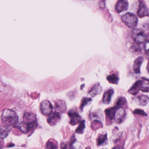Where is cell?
<instances>
[{"instance_id":"cell-20","label":"cell","mask_w":149,"mask_h":149,"mask_svg":"<svg viewBox=\"0 0 149 149\" xmlns=\"http://www.w3.org/2000/svg\"><path fill=\"white\" fill-rule=\"evenodd\" d=\"M139 103L141 106H144L148 104L149 98L147 95H141L138 97Z\"/></svg>"},{"instance_id":"cell-27","label":"cell","mask_w":149,"mask_h":149,"mask_svg":"<svg viewBox=\"0 0 149 149\" xmlns=\"http://www.w3.org/2000/svg\"><path fill=\"white\" fill-rule=\"evenodd\" d=\"M146 42L144 45V49L146 51H149V38L146 39Z\"/></svg>"},{"instance_id":"cell-23","label":"cell","mask_w":149,"mask_h":149,"mask_svg":"<svg viewBox=\"0 0 149 149\" xmlns=\"http://www.w3.org/2000/svg\"><path fill=\"white\" fill-rule=\"evenodd\" d=\"M126 103V99L123 97H120L118 99L116 102V107L117 108L121 107H123Z\"/></svg>"},{"instance_id":"cell-30","label":"cell","mask_w":149,"mask_h":149,"mask_svg":"<svg viewBox=\"0 0 149 149\" xmlns=\"http://www.w3.org/2000/svg\"><path fill=\"white\" fill-rule=\"evenodd\" d=\"M3 148V143L0 140V149H2Z\"/></svg>"},{"instance_id":"cell-32","label":"cell","mask_w":149,"mask_h":149,"mask_svg":"<svg viewBox=\"0 0 149 149\" xmlns=\"http://www.w3.org/2000/svg\"><path fill=\"white\" fill-rule=\"evenodd\" d=\"M86 149H90L89 148H86Z\"/></svg>"},{"instance_id":"cell-13","label":"cell","mask_w":149,"mask_h":149,"mask_svg":"<svg viewBox=\"0 0 149 149\" xmlns=\"http://www.w3.org/2000/svg\"><path fill=\"white\" fill-rule=\"evenodd\" d=\"M140 90L143 92H149V80L147 79H143L139 81Z\"/></svg>"},{"instance_id":"cell-11","label":"cell","mask_w":149,"mask_h":149,"mask_svg":"<svg viewBox=\"0 0 149 149\" xmlns=\"http://www.w3.org/2000/svg\"><path fill=\"white\" fill-rule=\"evenodd\" d=\"M143 59L142 57H139L135 60L133 64V69L135 73L140 74L141 66L143 63Z\"/></svg>"},{"instance_id":"cell-24","label":"cell","mask_w":149,"mask_h":149,"mask_svg":"<svg viewBox=\"0 0 149 149\" xmlns=\"http://www.w3.org/2000/svg\"><path fill=\"white\" fill-rule=\"evenodd\" d=\"M91 101H92V100L90 98H87V97L83 98L81 100V109H82L86 105H87L88 102H90Z\"/></svg>"},{"instance_id":"cell-16","label":"cell","mask_w":149,"mask_h":149,"mask_svg":"<svg viewBox=\"0 0 149 149\" xmlns=\"http://www.w3.org/2000/svg\"><path fill=\"white\" fill-rule=\"evenodd\" d=\"M10 129L9 127L4 126L0 127V137L3 139L6 138L9 134Z\"/></svg>"},{"instance_id":"cell-26","label":"cell","mask_w":149,"mask_h":149,"mask_svg":"<svg viewBox=\"0 0 149 149\" xmlns=\"http://www.w3.org/2000/svg\"><path fill=\"white\" fill-rule=\"evenodd\" d=\"M134 113L136 114L140 115L146 116H147V113H145L144 111L140 109H136L134 111Z\"/></svg>"},{"instance_id":"cell-9","label":"cell","mask_w":149,"mask_h":149,"mask_svg":"<svg viewBox=\"0 0 149 149\" xmlns=\"http://www.w3.org/2000/svg\"><path fill=\"white\" fill-rule=\"evenodd\" d=\"M55 108L57 113H63L66 109L65 102L62 100H57L55 101Z\"/></svg>"},{"instance_id":"cell-18","label":"cell","mask_w":149,"mask_h":149,"mask_svg":"<svg viewBox=\"0 0 149 149\" xmlns=\"http://www.w3.org/2000/svg\"><path fill=\"white\" fill-rule=\"evenodd\" d=\"M140 91L139 87V81L134 83L133 86L129 90V93L133 95H136Z\"/></svg>"},{"instance_id":"cell-31","label":"cell","mask_w":149,"mask_h":149,"mask_svg":"<svg viewBox=\"0 0 149 149\" xmlns=\"http://www.w3.org/2000/svg\"><path fill=\"white\" fill-rule=\"evenodd\" d=\"M147 70H148V72L149 73V61H148V65H147Z\"/></svg>"},{"instance_id":"cell-8","label":"cell","mask_w":149,"mask_h":149,"mask_svg":"<svg viewBox=\"0 0 149 149\" xmlns=\"http://www.w3.org/2000/svg\"><path fill=\"white\" fill-rule=\"evenodd\" d=\"M49 115V116L47 119V122L51 126L56 125L60 121L61 117L59 113L56 112L52 113H51Z\"/></svg>"},{"instance_id":"cell-29","label":"cell","mask_w":149,"mask_h":149,"mask_svg":"<svg viewBox=\"0 0 149 149\" xmlns=\"http://www.w3.org/2000/svg\"><path fill=\"white\" fill-rule=\"evenodd\" d=\"M144 27L145 29H148L149 30V22L148 23H147L145 24L144 25Z\"/></svg>"},{"instance_id":"cell-2","label":"cell","mask_w":149,"mask_h":149,"mask_svg":"<svg viewBox=\"0 0 149 149\" xmlns=\"http://www.w3.org/2000/svg\"><path fill=\"white\" fill-rule=\"evenodd\" d=\"M2 122L7 127L15 126L18 122V116L16 113L10 109H5L3 111L1 115Z\"/></svg>"},{"instance_id":"cell-1","label":"cell","mask_w":149,"mask_h":149,"mask_svg":"<svg viewBox=\"0 0 149 149\" xmlns=\"http://www.w3.org/2000/svg\"><path fill=\"white\" fill-rule=\"evenodd\" d=\"M23 120L20 124L19 128L22 133L26 134L29 130L36 128L37 126L36 116L31 113H27L23 116Z\"/></svg>"},{"instance_id":"cell-10","label":"cell","mask_w":149,"mask_h":149,"mask_svg":"<svg viewBox=\"0 0 149 149\" xmlns=\"http://www.w3.org/2000/svg\"><path fill=\"white\" fill-rule=\"evenodd\" d=\"M148 9L147 6L143 2L140 3L139 9L137 11V15L140 17H144L149 15Z\"/></svg>"},{"instance_id":"cell-15","label":"cell","mask_w":149,"mask_h":149,"mask_svg":"<svg viewBox=\"0 0 149 149\" xmlns=\"http://www.w3.org/2000/svg\"><path fill=\"white\" fill-rule=\"evenodd\" d=\"M116 108H117V107H115L106 109L105 112L107 118H108L110 120L113 119L114 118L115 114Z\"/></svg>"},{"instance_id":"cell-17","label":"cell","mask_w":149,"mask_h":149,"mask_svg":"<svg viewBox=\"0 0 149 149\" xmlns=\"http://www.w3.org/2000/svg\"><path fill=\"white\" fill-rule=\"evenodd\" d=\"M102 92V88L99 84L95 85L93 88L89 91L88 93L92 96H95L99 94Z\"/></svg>"},{"instance_id":"cell-3","label":"cell","mask_w":149,"mask_h":149,"mask_svg":"<svg viewBox=\"0 0 149 149\" xmlns=\"http://www.w3.org/2000/svg\"><path fill=\"white\" fill-rule=\"evenodd\" d=\"M122 20L129 28H135L137 25L138 19L135 15L130 13H127L122 17Z\"/></svg>"},{"instance_id":"cell-21","label":"cell","mask_w":149,"mask_h":149,"mask_svg":"<svg viewBox=\"0 0 149 149\" xmlns=\"http://www.w3.org/2000/svg\"><path fill=\"white\" fill-rule=\"evenodd\" d=\"M107 139V135L106 134H105L100 135L98 136V138H97V144L99 146L102 145V144H104L106 142Z\"/></svg>"},{"instance_id":"cell-28","label":"cell","mask_w":149,"mask_h":149,"mask_svg":"<svg viewBox=\"0 0 149 149\" xmlns=\"http://www.w3.org/2000/svg\"><path fill=\"white\" fill-rule=\"evenodd\" d=\"M113 149H124V148L121 146H117L113 148Z\"/></svg>"},{"instance_id":"cell-7","label":"cell","mask_w":149,"mask_h":149,"mask_svg":"<svg viewBox=\"0 0 149 149\" xmlns=\"http://www.w3.org/2000/svg\"><path fill=\"white\" fill-rule=\"evenodd\" d=\"M125 116H126V112L123 108H117L116 110L114 119L116 123H120L123 122L125 119Z\"/></svg>"},{"instance_id":"cell-6","label":"cell","mask_w":149,"mask_h":149,"mask_svg":"<svg viewBox=\"0 0 149 149\" xmlns=\"http://www.w3.org/2000/svg\"><path fill=\"white\" fill-rule=\"evenodd\" d=\"M129 7L128 2L127 0H119L115 5V10L120 13L127 10Z\"/></svg>"},{"instance_id":"cell-12","label":"cell","mask_w":149,"mask_h":149,"mask_svg":"<svg viewBox=\"0 0 149 149\" xmlns=\"http://www.w3.org/2000/svg\"><path fill=\"white\" fill-rule=\"evenodd\" d=\"M68 114L69 117L70 118V123L71 125H76L80 121L81 117L76 112H70Z\"/></svg>"},{"instance_id":"cell-25","label":"cell","mask_w":149,"mask_h":149,"mask_svg":"<svg viewBox=\"0 0 149 149\" xmlns=\"http://www.w3.org/2000/svg\"><path fill=\"white\" fill-rule=\"evenodd\" d=\"M58 146L52 142L49 141L47 143L45 149H57Z\"/></svg>"},{"instance_id":"cell-19","label":"cell","mask_w":149,"mask_h":149,"mask_svg":"<svg viewBox=\"0 0 149 149\" xmlns=\"http://www.w3.org/2000/svg\"><path fill=\"white\" fill-rule=\"evenodd\" d=\"M107 80L108 81L109 83L116 84L118 83L119 79V77L116 74H113L109 75L107 77Z\"/></svg>"},{"instance_id":"cell-14","label":"cell","mask_w":149,"mask_h":149,"mask_svg":"<svg viewBox=\"0 0 149 149\" xmlns=\"http://www.w3.org/2000/svg\"><path fill=\"white\" fill-rule=\"evenodd\" d=\"M113 93V91L112 89H109L106 91L103 96V102L105 104H108L110 102L112 95Z\"/></svg>"},{"instance_id":"cell-4","label":"cell","mask_w":149,"mask_h":149,"mask_svg":"<svg viewBox=\"0 0 149 149\" xmlns=\"http://www.w3.org/2000/svg\"><path fill=\"white\" fill-rule=\"evenodd\" d=\"M132 37L136 42L142 43L145 42L146 36L142 30L140 29H135L132 32Z\"/></svg>"},{"instance_id":"cell-22","label":"cell","mask_w":149,"mask_h":149,"mask_svg":"<svg viewBox=\"0 0 149 149\" xmlns=\"http://www.w3.org/2000/svg\"><path fill=\"white\" fill-rule=\"evenodd\" d=\"M85 128V122L83 120L80 123L79 125V127L76 130V133L79 134H83L84 132V129Z\"/></svg>"},{"instance_id":"cell-5","label":"cell","mask_w":149,"mask_h":149,"mask_svg":"<svg viewBox=\"0 0 149 149\" xmlns=\"http://www.w3.org/2000/svg\"><path fill=\"white\" fill-rule=\"evenodd\" d=\"M41 112L45 115L50 114L53 110V107L50 102L47 100L42 102L40 104Z\"/></svg>"}]
</instances>
